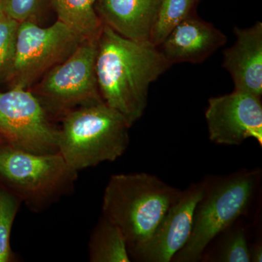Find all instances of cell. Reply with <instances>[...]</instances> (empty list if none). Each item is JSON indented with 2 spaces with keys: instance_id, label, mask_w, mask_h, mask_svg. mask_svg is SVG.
<instances>
[{
  "instance_id": "cell-17",
  "label": "cell",
  "mask_w": 262,
  "mask_h": 262,
  "mask_svg": "<svg viewBox=\"0 0 262 262\" xmlns=\"http://www.w3.org/2000/svg\"><path fill=\"white\" fill-rule=\"evenodd\" d=\"M21 204L14 194L0 185V262H9L13 258L10 233Z\"/></svg>"
},
{
  "instance_id": "cell-2",
  "label": "cell",
  "mask_w": 262,
  "mask_h": 262,
  "mask_svg": "<svg viewBox=\"0 0 262 262\" xmlns=\"http://www.w3.org/2000/svg\"><path fill=\"white\" fill-rule=\"evenodd\" d=\"M182 194L150 174H117L103 193L102 215L121 230L131 256L151 237Z\"/></svg>"
},
{
  "instance_id": "cell-16",
  "label": "cell",
  "mask_w": 262,
  "mask_h": 262,
  "mask_svg": "<svg viewBox=\"0 0 262 262\" xmlns=\"http://www.w3.org/2000/svg\"><path fill=\"white\" fill-rule=\"evenodd\" d=\"M201 0H162L151 29L150 43L159 48L174 29L188 17L194 14Z\"/></svg>"
},
{
  "instance_id": "cell-4",
  "label": "cell",
  "mask_w": 262,
  "mask_h": 262,
  "mask_svg": "<svg viewBox=\"0 0 262 262\" xmlns=\"http://www.w3.org/2000/svg\"><path fill=\"white\" fill-rule=\"evenodd\" d=\"M78 171L58 152L35 154L0 146V185L31 211L42 213L75 190Z\"/></svg>"
},
{
  "instance_id": "cell-7",
  "label": "cell",
  "mask_w": 262,
  "mask_h": 262,
  "mask_svg": "<svg viewBox=\"0 0 262 262\" xmlns=\"http://www.w3.org/2000/svg\"><path fill=\"white\" fill-rule=\"evenodd\" d=\"M255 185L254 173H239L206 190L194 212L190 237L176 261H199L208 244L246 211Z\"/></svg>"
},
{
  "instance_id": "cell-9",
  "label": "cell",
  "mask_w": 262,
  "mask_h": 262,
  "mask_svg": "<svg viewBox=\"0 0 262 262\" xmlns=\"http://www.w3.org/2000/svg\"><path fill=\"white\" fill-rule=\"evenodd\" d=\"M206 119L213 142L239 145L253 138L262 145V104L258 96L234 90L210 98Z\"/></svg>"
},
{
  "instance_id": "cell-22",
  "label": "cell",
  "mask_w": 262,
  "mask_h": 262,
  "mask_svg": "<svg viewBox=\"0 0 262 262\" xmlns=\"http://www.w3.org/2000/svg\"><path fill=\"white\" fill-rule=\"evenodd\" d=\"M5 142L4 141V139H3V138L0 136V146H3V144H5Z\"/></svg>"
},
{
  "instance_id": "cell-3",
  "label": "cell",
  "mask_w": 262,
  "mask_h": 262,
  "mask_svg": "<svg viewBox=\"0 0 262 262\" xmlns=\"http://www.w3.org/2000/svg\"><path fill=\"white\" fill-rule=\"evenodd\" d=\"M61 120L58 152L78 172L115 161L129 145L130 125L103 101L71 110Z\"/></svg>"
},
{
  "instance_id": "cell-18",
  "label": "cell",
  "mask_w": 262,
  "mask_h": 262,
  "mask_svg": "<svg viewBox=\"0 0 262 262\" xmlns=\"http://www.w3.org/2000/svg\"><path fill=\"white\" fill-rule=\"evenodd\" d=\"M19 25L0 10V77H5L14 58Z\"/></svg>"
},
{
  "instance_id": "cell-23",
  "label": "cell",
  "mask_w": 262,
  "mask_h": 262,
  "mask_svg": "<svg viewBox=\"0 0 262 262\" xmlns=\"http://www.w3.org/2000/svg\"><path fill=\"white\" fill-rule=\"evenodd\" d=\"M1 3H2V0H0V10H1Z\"/></svg>"
},
{
  "instance_id": "cell-5",
  "label": "cell",
  "mask_w": 262,
  "mask_h": 262,
  "mask_svg": "<svg viewBox=\"0 0 262 262\" xmlns=\"http://www.w3.org/2000/svg\"><path fill=\"white\" fill-rule=\"evenodd\" d=\"M96 39H84L65 61L31 88L50 116L60 119L80 106L103 101L96 72Z\"/></svg>"
},
{
  "instance_id": "cell-10",
  "label": "cell",
  "mask_w": 262,
  "mask_h": 262,
  "mask_svg": "<svg viewBox=\"0 0 262 262\" xmlns=\"http://www.w3.org/2000/svg\"><path fill=\"white\" fill-rule=\"evenodd\" d=\"M206 190V184H198L182 192L151 237L131 257L146 262H168L173 259L190 237L194 212Z\"/></svg>"
},
{
  "instance_id": "cell-1",
  "label": "cell",
  "mask_w": 262,
  "mask_h": 262,
  "mask_svg": "<svg viewBox=\"0 0 262 262\" xmlns=\"http://www.w3.org/2000/svg\"><path fill=\"white\" fill-rule=\"evenodd\" d=\"M171 65L159 48L122 37L103 24L96 59L98 90L103 102L130 126L144 115L150 84Z\"/></svg>"
},
{
  "instance_id": "cell-13",
  "label": "cell",
  "mask_w": 262,
  "mask_h": 262,
  "mask_svg": "<svg viewBox=\"0 0 262 262\" xmlns=\"http://www.w3.org/2000/svg\"><path fill=\"white\" fill-rule=\"evenodd\" d=\"M162 0H97L96 10L104 25L122 37L150 42Z\"/></svg>"
},
{
  "instance_id": "cell-8",
  "label": "cell",
  "mask_w": 262,
  "mask_h": 262,
  "mask_svg": "<svg viewBox=\"0 0 262 262\" xmlns=\"http://www.w3.org/2000/svg\"><path fill=\"white\" fill-rule=\"evenodd\" d=\"M0 136L5 144L22 151L58 152V127L29 89L0 92Z\"/></svg>"
},
{
  "instance_id": "cell-12",
  "label": "cell",
  "mask_w": 262,
  "mask_h": 262,
  "mask_svg": "<svg viewBox=\"0 0 262 262\" xmlns=\"http://www.w3.org/2000/svg\"><path fill=\"white\" fill-rule=\"evenodd\" d=\"M236 41L224 51L223 67L233 80L234 90L261 97L262 24L234 29Z\"/></svg>"
},
{
  "instance_id": "cell-6",
  "label": "cell",
  "mask_w": 262,
  "mask_h": 262,
  "mask_svg": "<svg viewBox=\"0 0 262 262\" xmlns=\"http://www.w3.org/2000/svg\"><path fill=\"white\" fill-rule=\"evenodd\" d=\"M84 39L57 20L48 27L20 23L16 46L5 78L11 89H30L48 71L65 61Z\"/></svg>"
},
{
  "instance_id": "cell-21",
  "label": "cell",
  "mask_w": 262,
  "mask_h": 262,
  "mask_svg": "<svg viewBox=\"0 0 262 262\" xmlns=\"http://www.w3.org/2000/svg\"><path fill=\"white\" fill-rule=\"evenodd\" d=\"M250 258L251 261L261 262L262 261V248L259 245L254 246L250 249Z\"/></svg>"
},
{
  "instance_id": "cell-15",
  "label": "cell",
  "mask_w": 262,
  "mask_h": 262,
  "mask_svg": "<svg viewBox=\"0 0 262 262\" xmlns=\"http://www.w3.org/2000/svg\"><path fill=\"white\" fill-rule=\"evenodd\" d=\"M88 250L91 262L131 261L121 230L103 215L91 232Z\"/></svg>"
},
{
  "instance_id": "cell-19",
  "label": "cell",
  "mask_w": 262,
  "mask_h": 262,
  "mask_svg": "<svg viewBox=\"0 0 262 262\" xmlns=\"http://www.w3.org/2000/svg\"><path fill=\"white\" fill-rule=\"evenodd\" d=\"M42 0H2L1 10L19 23L35 21Z\"/></svg>"
},
{
  "instance_id": "cell-14",
  "label": "cell",
  "mask_w": 262,
  "mask_h": 262,
  "mask_svg": "<svg viewBox=\"0 0 262 262\" xmlns=\"http://www.w3.org/2000/svg\"><path fill=\"white\" fill-rule=\"evenodd\" d=\"M97 0H49L58 20L84 39H96L103 24L96 10Z\"/></svg>"
},
{
  "instance_id": "cell-11",
  "label": "cell",
  "mask_w": 262,
  "mask_h": 262,
  "mask_svg": "<svg viewBox=\"0 0 262 262\" xmlns=\"http://www.w3.org/2000/svg\"><path fill=\"white\" fill-rule=\"evenodd\" d=\"M226 42L225 34L194 13L183 20L159 48L171 64L199 63L209 58Z\"/></svg>"
},
{
  "instance_id": "cell-20",
  "label": "cell",
  "mask_w": 262,
  "mask_h": 262,
  "mask_svg": "<svg viewBox=\"0 0 262 262\" xmlns=\"http://www.w3.org/2000/svg\"><path fill=\"white\" fill-rule=\"evenodd\" d=\"M219 261L225 262H250V248L244 231L234 232L222 248Z\"/></svg>"
}]
</instances>
